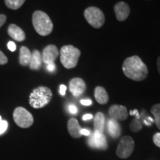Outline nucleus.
<instances>
[{
    "label": "nucleus",
    "instance_id": "27",
    "mask_svg": "<svg viewBox=\"0 0 160 160\" xmlns=\"http://www.w3.org/2000/svg\"><path fill=\"white\" fill-rule=\"evenodd\" d=\"M68 111L72 114H76V113H77L78 110L74 105H70L68 106Z\"/></svg>",
    "mask_w": 160,
    "mask_h": 160
},
{
    "label": "nucleus",
    "instance_id": "12",
    "mask_svg": "<svg viewBox=\"0 0 160 160\" xmlns=\"http://www.w3.org/2000/svg\"><path fill=\"white\" fill-rule=\"evenodd\" d=\"M130 7L127 3L120 2L114 6V12L118 21L123 22L128 17L130 14Z\"/></svg>",
    "mask_w": 160,
    "mask_h": 160
},
{
    "label": "nucleus",
    "instance_id": "34",
    "mask_svg": "<svg viewBox=\"0 0 160 160\" xmlns=\"http://www.w3.org/2000/svg\"><path fill=\"white\" fill-rule=\"evenodd\" d=\"M157 69H158V72H159V75H160V57L157 59Z\"/></svg>",
    "mask_w": 160,
    "mask_h": 160
},
{
    "label": "nucleus",
    "instance_id": "14",
    "mask_svg": "<svg viewBox=\"0 0 160 160\" xmlns=\"http://www.w3.org/2000/svg\"><path fill=\"white\" fill-rule=\"evenodd\" d=\"M68 130L70 135L73 138H80L82 137L81 130L82 128L80 127L77 119L75 118H71L68 122Z\"/></svg>",
    "mask_w": 160,
    "mask_h": 160
},
{
    "label": "nucleus",
    "instance_id": "20",
    "mask_svg": "<svg viewBox=\"0 0 160 160\" xmlns=\"http://www.w3.org/2000/svg\"><path fill=\"white\" fill-rule=\"evenodd\" d=\"M25 0H5V5L8 8L12 10L19 9L23 5Z\"/></svg>",
    "mask_w": 160,
    "mask_h": 160
},
{
    "label": "nucleus",
    "instance_id": "28",
    "mask_svg": "<svg viewBox=\"0 0 160 160\" xmlns=\"http://www.w3.org/2000/svg\"><path fill=\"white\" fill-rule=\"evenodd\" d=\"M46 68L49 72H53L56 70V65L54 63L48 64V65H46Z\"/></svg>",
    "mask_w": 160,
    "mask_h": 160
},
{
    "label": "nucleus",
    "instance_id": "16",
    "mask_svg": "<svg viewBox=\"0 0 160 160\" xmlns=\"http://www.w3.org/2000/svg\"><path fill=\"white\" fill-rule=\"evenodd\" d=\"M94 97L98 103L105 105L108 102L109 97L106 90L103 87L98 86L94 90Z\"/></svg>",
    "mask_w": 160,
    "mask_h": 160
},
{
    "label": "nucleus",
    "instance_id": "15",
    "mask_svg": "<svg viewBox=\"0 0 160 160\" xmlns=\"http://www.w3.org/2000/svg\"><path fill=\"white\" fill-rule=\"evenodd\" d=\"M108 132L112 138H118L121 134V128L117 120L110 119L108 121Z\"/></svg>",
    "mask_w": 160,
    "mask_h": 160
},
{
    "label": "nucleus",
    "instance_id": "21",
    "mask_svg": "<svg viewBox=\"0 0 160 160\" xmlns=\"http://www.w3.org/2000/svg\"><path fill=\"white\" fill-rule=\"evenodd\" d=\"M151 113L153 115L155 118L156 124L158 128L160 129V104L154 105L151 108Z\"/></svg>",
    "mask_w": 160,
    "mask_h": 160
},
{
    "label": "nucleus",
    "instance_id": "7",
    "mask_svg": "<svg viewBox=\"0 0 160 160\" xmlns=\"http://www.w3.org/2000/svg\"><path fill=\"white\" fill-rule=\"evenodd\" d=\"M134 149V142L131 137L125 136L122 138L117 149V154L121 159L129 157Z\"/></svg>",
    "mask_w": 160,
    "mask_h": 160
},
{
    "label": "nucleus",
    "instance_id": "33",
    "mask_svg": "<svg viewBox=\"0 0 160 160\" xmlns=\"http://www.w3.org/2000/svg\"><path fill=\"white\" fill-rule=\"evenodd\" d=\"M92 118H93V116H92L91 114H89V113H88V114H85L83 116L82 119L84 120V121H87V120L91 119Z\"/></svg>",
    "mask_w": 160,
    "mask_h": 160
},
{
    "label": "nucleus",
    "instance_id": "2",
    "mask_svg": "<svg viewBox=\"0 0 160 160\" xmlns=\"http://www.w3.org/2000/svg\"><path fill=\"white\" fill-rule=\"evenodd\" d=\"M32 22L37 33L43 37L49 35L53 31V25L51 19L47 13L42 11H36L33 13Z\"/></svg>",
    "mask_w": 160,
    "mask_h": 160
},
{
    "label": "nucleus",
    "instance_id": "1",
    "mask_svg": "<svg viewBox=\"0 0 160 160\" xmlns=\"http://www.w3.org/2000/svg\"><path fill=\"white\" fill-rule=\"evenodd\" d=\"M122 71L126 77L136 82L143 81L148 75L147 65L138 56L128 57L124 61Z\"/></svg>",
    "mask_w": 160,
    "mask_h": 160
},
{
    "label": "nucleus",
    "instance_id": "6",
    "mask_svg": "<svg viewBox=\"0 0 160 160\" xmlns=\"http://www.w3.org/2000/svg\"><path fill=\"white\" fill-rule=\"evenodd\" d=\"M13 119L20 128H28L33 123V117L28 111L22 107H18L13 112Z\"/></svg>",
    "mask_w": 160,
    "mask_h": 160
},
{
    "label": "nucleus",
    "instance_id": "32",
    "mask_svg": "<svg viewBox=\"0 0 160 160\" xmlns=\"http://www.w3.org/2000/svg\"><path fill=\"white\" fill-rule=\"evenodd\" d=\"M81 134H82V136H90V134H91V132H90L88 129L82 128Z\"/></svg>",
    "mask_w": 160,
    "mask_h": 160
},
{
    "label": "nucleus",
    "instance_id": "9",
    "mask_svg": "<svg viewBox=\"0 0 160 160\" xmlns=\"http://www.w3.org/2000/svg\"><path fill=\"white\" fill-rule=\"evenodd\" d=\"M69 90L75 97H79L83 94L86 90V84L82 79L76 77L72 79L69 82Z\"/></svg>",
    "mask_w": 160,
    "mask_h": 160
},
{
    "label": "nucleus",
    "instance_id": "19",
    "mask_svg": "<svg viewBox=\"0 0 160 160\" xmlns=\"http://www.w3.org/2000/svg\"><path fill=\"white\" fill-rule=\"evenodd\" d=\"M105 115L101 112H99L96 114L93 120V127L94 131H99L100 133H103L104 128H105Z\"/></svg>",
    "mask_w": 160,
    "mask_h": 160
},
{
    "label": "nucleus",
    "instance_id": "8",
    "mask_svg": "<svg viewBox=\"0 0 160 160\" xmlns=\"http://www.w3.org/2000/svg\"><path fill=\"white\" fill-rule=\"evenodd\" d=\"M59 51L56 45H49L46 46L43 49L42 53V62L46 64V65L54 63L55 60L59 57Z\"/></svg>",
    "mask_w": 160,
    "mask_h": 160
},
{
    "label": "nucleus",
    "instance_id": "5",
    "mask_svg": "<svg viewBox=\"0 0 160 160\" xmlns=\"http://www.w3.org/2000/svg\"><path fill=\"white\" fill-rule=\"evenodd\" d=\"M84 17L87 22L94 28H100L105 23L103 12L97 7H89L84 12Z\"/></svg>",
    "mask_w": 160,
    "mask_h": 160
},
{
    "label": "nucleus",
    "instance_id": "35",
    "mask_svg": "<svg viewBox=\"0 0 160 160\" xmlns=\"http://www.w3.org/2000/svg\"><path fill=\"white\" fill-rule=\"evenodd\" d=\"M131 115H133V114H137V116H139V113H138V111H137V110H134L133 111H131Z\"/></svg>",
    "mask_w": 160,
    "mask_h": 160
},
{
    "label": "nucleus",
    "instance_id": "29",
    "mask_svg": "<svg viewBox=\"0 0 160 160\" xmlns=\"http://www.w3.org/2000/svg\"><path fill=\"white\" fill-rule=\"evenodd\" d=\"M80 103L82 105L89 106L92 105V101L91 99H82L81 101H80Z\"/></svg>",
    "mask_w": 160,
    "mask_h": 160
},
{
    "label": "nucleus",
    "instance_id": "26",
    "mask_svg": "<svg viewBox=\"0 0 160 160\" xmlns=\"http://www.w3.org/2000/svg\"><path fill=\"white\" fill-rule=\"evenodd\" d=\"M8 48L11 51L14 52L16 51V48H17V46H16V44L13 42L11 41L8 43Z\"/></svg>",
    "mask_w": 160,
    "mask_h": 160
},
{
    "label": "nucleus",
    "instance_id": "36",
    "mask_svg": "<svg viewBox=\"0 0 160 160\" xmlns=\"http://www.w3.org/2000/svg\"><path fill=\"white\" fill-rule=\"evenodd\" d=\"M2 120V117H1V116H0V122H1Z\"/></svg>",
    "mask_w": 160,
    "mask_h": 160
},
{
    "label": "nucleus",
    "instance_id": "23",
    "mask_svg": "<svg viewBox=\"0 0 160 160\" xmlns=\"http://www.w3.org/2000/svg\"><path fill=\"white\" fill-rule=\"evenodd\" d=\"M8 128V122L5 120H2L0 122V135L5 133Z\"/></svg>",
    "mask_w": 160,
    "mask_h": 160
},
{
    "label": "nucleus",
    "instance_id": "11",
    "mask_svg": "<svg viewBox=\"0 0 160 160\" xmlns=\"http://www.w3.org/2000/svg\"><path fill=\"white\" fill-rule=\"evenodd\" d=\"M109 116L111 119H113L117 121H123L127 119L128 117L127 108L123 105H113L110 107L108 111Z\"/></svg>",
    "mask_w": 160,
    "mask_h": 160
},
{
    "label": "nucleus",
    "instance_id": "3",
    "mask_svg": "<svg viewBox=\"0 0 160 160\" xmlns=\"http://www.w3.org/2000/svg\"><path fill=\"white\" fill-rule=\"evenodd\" d=\"M52 91L48 88L40 86L35 88L29 97V104L33 108H41L48 104L52 99Z\"/></svg>",
    "mask_w": 160,
    "mask_h": 160
},
{
    "label": "nucleus",
    "instance_id": "31",
    "mask_svg": "<svg viewBox=\"0 0 160 160\" xmlns=\"http://www.w3.org/2000/svg\"><path fill=\"white\" fill-rule=\"evenodd\" d=\"M66 90H67V87H66L65 85H60V89H59L60 94H61L62 96H65Z\"/></svg>",
    "mask_w": 160,
    "mask_h": 160
},
{
    "label": "nucleus",
    "instance_id": "13",
    "mask_svg": "<svg viewBox=\"0 0 160 160\" xmlns=\"http://www.w3.org/2000/svg\"><path fill=\"white\" fill-rule=\"evenodd\" d=\"M8 33L12 39L18 42H22L25 39V33L21 28L14 24H11L8 28Z\"/></svg>",
    "mask_w": 160,
    "mask_h": 160
},
{
    "label": "nucleus",
    "instance_id": "10",
    "mask_svg": "<svg viewBox=\"0 0 160 160\" xmlns=\"http://www.w3.org/2000/svg\"><path fill=\"white\" fill-rule=\"evenodd\" d=\"M89 145L92 148H96L107 149V140L103 133H100L99 131H94L93 133L91 136L88 139Z\"/></svg>",
    "mask_w": 160,
    "mask_h": 160
},
{
    "label": "nucleus",
    "instance_id": "18",
    "mask_svg": "<svg viewBox=\"0 0 160 160\" xmlns=\"http://www.w3.org/2000/svg\"><path fill=\"white\" fill-rule=\"evenodd\" d=\"M31 59V52L25 46H22L20 48L19 63L22 66L29 65Z\"/></svg>",
    "mask_w": 160,
    "mask_h": 160
},
{
    "label": "nucleus",
    "instance_id": "24",
    "mask_svg": "<svg viewBox=\"0 0 160 160\" xmlns=\"http://www.w3.org/2000/svg\"><path fill=\"white\" fill-rule=\"evenodd\" d=\"M6 63H8V58L2 51H0V65H5Z\"/></svg>",
    "mask_w": 160,
    "mask_h": 160
},
{
    "label": "nucleus",
    "instance_id": "17",
    "mask_svg": "<svg viewBox=\"0 0 160 160\" xmlns=\"http://www.w3.org/2000/svg\"><path fill=\"white\" fill-rule=\"evenodd\" d=\"M42 63V59L41 53L38 50H35L31 53V59L29 64L30 68L37 71L41 68Z\"/></svg>",
    "mask_w": 160,
    "mask_h": 160
},
{
    "label": "nucleus",
    "instance_id": "25",
    "mask_svg": "<svg viewBox=\"0 0 160 160\" xmlns=\"http://www.w3.org/2000/svg\"><path fill=\"white\" fill-rule=\"evenodd\" d=\"M153 142L157 147L160 148V133H157L153 136Z\"/></svg>",
    "mask_w": 160,
    "mask_h": 160
},
{
    "label": "nucleus",
    "instance_id": "30",
    "mask_svg": "<svg viewBox=\"0 0 160 160\" xmlns=\"http://www.w3.org/2000/svg\"><path fill=\"white\" fill-rule=\"evenodd\" d=\"M6 19H7V17L5 15L0 14V28L5 23Z\"/></svg>",
    "mask_w": 160,
    "mask_h": 160
},
{
    "label": "nucleus",
    "instance_id": "22",
    "mask_svg": "<svg viewBox=\"0 0 160 160\" xmlns=\"http://www.w3.org/2000/svg\"><path fill=\"white\" fill-rule=\"evenodd\" d=\"M142 129V125L139 122V121L137 119H134L133 121V122L131 124V130L133 131H138L139 130Z\"/></svg>",
    "mask_w": 160,
    "mask_h": 160
},
{
    "label": "nucleus",
    "instance_id": "4",
    "mask_svg": "<svg viewBox=\"0 0 160 160\" xmlns=\"http://www.w3.org/2000/svg\"><path fill=\"white\" fill-rule=\"evenodd\" d=\"M60 61L65 68L71 69L77 65L81 51L73 45H65L59 51Z\"/></svg>",
    "mask_w": 160,
    "mask_h": 160
}]
</instances>
